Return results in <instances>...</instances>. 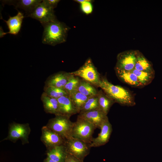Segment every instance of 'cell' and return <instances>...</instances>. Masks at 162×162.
I'll return each instance as SVG.
<instances>
[{
  "mask_svg": "<svg viewBox=\"0 0 162 162\" xmlns=\"http://www.w3.org/2000/svg\"><path fill=\"white\" fill-rule=\"evenodd\" d=\"M44 92L48 96L58 99L63 96L69 95L64 89L52 86H45Z\"/></svg>",
  "mask_w": 162,
  "mask_h": 162,
  "instance_id": "obj_25",
  "label": "cell"
},
{
  "mask_svg": "<svg viewBox=\"0 0 162 162\" xmlns=\"http://www.w3.org/2000/svg\"><path fill=\"white\" fill-rule=\"evenodd\" d=\"M30 132L28 124L13 122L9 126L8 136L3 140H8L15 142L20 139L21 140L22 144L28 143V136Z\"/></svg>",
  "mask_w": 162,
  "mask_h": 162,
  "instance_id": "obj_7",
  "label": "cell"
},
{
  "mask_svg": "<svg viewBox=\"0 0 162 162\" xmlns=\"http://www.w3.org/2000/svg\"><path fill=\"white\" fill-rule=\"evenodd\" d=\"M136 59V50H130L119 53L115 68L127 71L134 69Z\"/></svg>",
  "mask_w": 162,
  "mask_h": 162,
  "instance_id": "obj_9",
  "label": "cell"
},
{
  "mask_svg": "<svg viewBox=\"0 0 162 162\" xmlns=\"http://www.w3.org/2000/svg\"><path fill=\"white\" fill-rule=\"evenodd\" d=\"M100 129V131L98 136L92 139L90 143L91 147H97L104 146L109 141L112 128V125L108 119L104 122Z\"/></svg>",
  "mask_w": 162,
  "mask_h": 162,
  "instance_id": "obj_11",
  "label": "cell"
},
{
  "mask_svg": "<svg viewBox=\"0 0 162 162\" xmlns=\"http://www.w3.org/2000/svg\"><path fill=\"white\" fill-rule=\"evenodd\" d=\"M41 100L43 103L44 111L47 113L58 115V103L57 99L51 98L44 92L42 93Z\"/></svg>",
  "mask_w": 162,
  "mask_h": 162,
  "instance_id": "obj_18",
  "label": "cell"
},
{
  "mask_svg": "<svg viewBox=\"0 0 162 162\" xmlns=\"http://www.w3.org/2000/svg\"><path fill=\"white\" fill-rule=\"evenodd\" d=\"M115 70L118 77L124 82L134 87H143L137 76L132 71H127L115 68Z\"/></svg>",
  "mask_w": 162,
  "mask_h": 162,
  "instance_id": "obj_17",
  "label": "cell"
},
{
  "mask_svg": "<svg viewBox=\"0 0 162 162\" xmlns=\"http://www.w3.org/2000/svg\"><path fill=\"white\" fill-rule=\"evenodd\" d=\"M70 72L60 71L49 76L44 82L45 86L63 89L69 79Z\"/></svg>",
  "mask_w": 162,
  "mask_h": 162,
  "instance_id": "obj_13",
  "label": "cell"
},
{
  "mask_svg": "<svg viewBox=\"0 0 162 162\" xmlns=\"http://www.w3.org/2000/svg\"><path fill=\"white\" fill-rule=\"evenodd\" d=\"M0 38H2L4 36V32L3 30L2 27H0Z\"/></svg>",
  "mask_w": 162,
  "mask_h": 162,
  "instance_id": "obj_32",
  "label": "cell"
},
{
  "mask_svg": "<svg viewBox=\"0 0 162 162\" xmlns=\"http://www.w3.org/2000/svg\"><path fill=\"white\" fill-rule=\"evenodd\" d=\"M80 80L78 76L71 74V75L63 89L69 95H70L77 90Z\"/></svg>",
  "mask_w": 162,
  "mask_h": 162,
  "instance_id": "obj_26",
  "label": "cell"
},
{
  "mask_svg": "<svg viewBox=\"0 0 162 162\" xmlns=\"http://www.w3.org/2000/svg\"><path fill=\"white\" fill-rule=\"evenodd\" d=\"M42 26L43 44L55 46L66 41L69 28L64 23L56 19Z\"/></svg>",
  "mask_w": 162,
  "mask_h": 162,
  "instance_id": "obj_2",
  "label": "cell"
},
{
  "mask_svg": "<svg viewBox=\"0 0 162 162\" xmlns=\"http://www.w3.org/2000/svg\"><path fill=\"white\" fill-rule=\"evenodd\" d=\"M99 87L115 103L128 106L136 104L134 95L130 91L121 86L112 84L105 77H100Z\"/></svg>",
  "mask_w": 162,
  "mask_h": 162,
  "instance_id": "obj_1",
  "label": "cell"
},
{
  "mask_svg": "<svg viewBox=\"0 0 162 162\" xmlns=\"http://www.w3.org/2000/svg\"><path fill=\"white\" fill-rule=\"evenodd\" d=\"M70 96L77 110L78 113H80L82 107L89 97L85 96L77 90L73 92Z\"/></svg>",
  "mask_w": 162,
  "mask_h": 162,
  "instance_id": "obj_24",
  "label": "cell"
},
{
  "mask_svg": "<svg viewBox=\"0 0 162 162\" xmlns=\"http://www.w3.org/2000/svg\"><path fill=\"white\" fill-rule=\"evenodd\" d=\"M76 2L80 4L82 11L86 14H91L93 10V7L90 0H76Z\"/></svg>",
  "mask_w": 162,
  "mask_h": 162,
  "instance_id": "obj_28",
  "label": "cell"
},
{
  "mask_svg": "<svg viewBox=\"0 0 162 162\" xmlns=\"http://www.w3.org/2000/svg\"><path fill=\"white\" fill-rule=\"evenodd\" d=\"M99 109L97 96L89 97L86 102L80 113L89 111Z\"/></svg>",
  "mask_w": 162,
  "mask_h": 162,
  "instance_id": "obj_27",
  "label": "cell"
},
{
  "mask_svg": "<svg viewBox=\"0 0 162 162\" xmlns=\"http://www.w3.org/2000/svg\"><path fill=\"white\" fill-rule=\"evenodd\" d=\"M41 0H4L3 4L14 5L16 8L23 10L26 13V17L29 15L34 9L40 3Z\"/></svg>",
  "mask_w": 162,
  "mask_h": 162,
  "instance_id": "obj_15",
  "label": "cell"
},
{
  "mask_svg": "<svg viewBox=\"0 0 162 162\" xmlns=\"http://www.w3.org/2000/svg\"><path fill=\"white\" fill-rule=\"evenodd\" d=\"M70 73L74 76L80 77L94 86L99 87L101 77L90 58L78 69Z\"/></svg>",
  "mask_w": 162,
  "mask_h": 162,
  "instance_id": "obj_5",
  "label": "cell"
},
{
  "mask_svg": "<svg viewBox=\"0 0 162 162\" xmlns=\"http://www.w3.org/2000/svg\"><path fill=\"white\" fill-rule=\"evenodd\" d=\"M97 96L98 99L99 109L107 115L110 108L115 102L102 89L98 91Z\"/></svg>",
  "mask_w": 162,
  "mask_h": 162,
  "instance_id": "obj_20",
  "label": "cell"
},
{
  "mask_svg": "<svg viewBox=\"0 0 162 162\" xmlns=\"http://www.w3.org/2000/svg\"><path fill=\"white\" fill-rule=\"evenodd\" d=\"M64 145L67 153L82 161L89 153L91 148L90 143L72 137L65 140Z\"/></svg>",
  "mask_w": 162,
  "mask_h": 162,
  "instance_id": "obj_6",
  "label": "cell"
},
{
  "mask_svg": "<svg viewBox=\"0 0 162 162\" xmlns=\"http://www.w3.org/2000/svg\"><path fill=\"white\" fill-rule=\"evenodd\" d=\"M67 152L64 145L55 146L47 150V157L57 162H64Z\"/></svg>",
  "mask_w": 162,
  "mask_h": 162,
  "instance_id": "obj_19",
  "label": "cell"
},
{
  "mask_svg": "<svg viewBox=\"0 0 162 162\" xmlns=\"http://www.w3.org/2000/svg\"><path fill=\"white\" fill-rule=\"evenodd\" d=\"M77 117L87 121L96 128H100L104 122L108 119L107 115L99 109L79 113Z\"/></svg>",
  "mask_w": 162,
  "mask_h": 162,
  "instance_id": "obj_12",
  "label": "cell"
},
{
  "mask_svg": "<svg viewBox=\"0 0 162 162\" xmlns=\"http://www.w3.org/2000/svg\"><path fill=\"white\" fill-rule=\"evenodd\" d=\"M41 131L40 140L47 150L57 146L64 145L65 140L46 125L42 127Z\"/></svg>",
  "mask_w": 162,
  "mask_h": 162,
  "instance_id": "obj_10",
  "label": "cell"
},
{
  "mask_svg": "<svg viewBox=\"0 0 162 162\" xmlns=\"http://www.w3.org/2000/svg\"><path fill=\"white\" fill-rule=\"evenodd\" d=\"M27 17L38 20L42 25L56 19L54 9L46 6L42 1Z\"/></svg>",
  "mask_w": 162,
  "mask_h": 162,
  "instance_id": "obj_8",
  "label": "cell"
},
{
  "mask_svg": "<svg viewBox=\"0 0 162 162\" xmlns=\"http://www.w3.org/2000/svg\"><path fill=\"white\" fill-rule=\"evenodd\" d=\"M58 103V115L70 117L78 113L70 96H62L57 99Z\"/></svg>",
  "mask_w": 162,
  "mask_h": 162,
  "instance_id": "obj_14",
  "label": "cell"
},
{
  "mask_svg": "<svg viewBox=\"0 0 162 162\" xmlns=\"http://www.w3.org/2000/svg\"><path fill=\"white\" fill-rule=\"evenodd\" d=\"M64 162H84L74 156L67 153Z\"/></svg>",
  "mask_w": 162,
  "mask_h": 162,
  "instance_id": "obj_30",
  "label": "cell"
},
{
  "mask_svg": "<svg viewBox=\"0 0 162 162\" xmlns=\"http://www.w3.org/2000/svg\"><path fill=\"white\" fill-rule=\"evenodd\" d=\"M70 117L58 115L50 119L46 127L61 136L65 140L72 137L74 122L70 121Z\"/></svg>",
  "mask_w": 162,
  "mask_h": 162,
  "instance_id": "obj_3",
  "label": "cell"
},
{
  "mask_svg": "<svg viewBox=\"0 0 162 162\" xmlns=\"http://www.w3.org/2000/svg\"><path fill=\"white\" fill-rule=\"evenodd\" d=\"M59 1V0H43L42 2L46 6L54 9L56 7Z\"/></svg>",
  "mask_w": 162,
  "mask_h": 162,
  "instance_id": "obj_29",
  "label": "cell"
},
{
  "mask_svg": "<svg viewBox=\"0 0 162 162\" xmlns=\"http://www.w3.org/2000/svg\"><path fill=\"white\" fill-rule=\"evenodd\" d=\"M132 71L137 76L142 87L147 86L150 83L155 76V72L140 71L135 69Z\"/></svg>",
  "mask_w": 162,
  "mask_h": 162,
  "instance_id": "obj_23",
  "label": "cell"
},
{
  "mask_svg": "<svg viewBox=\"0 0 162 162\" xmlns=\"http://www.w3.org/2000/svg\"><path fill=\"white\" fill-rule=\"evenodd\" d=\"M134 69L140 71L155 72L151 62L138 50H136V59Z\"/></svg>",
  "mask_w": 162,
  "mask_h": 162,
  "instance_id": "obj_21",
  "label": "cell"
},
{
  "mask_svg": "<svg viewBox=\"0 0 162 162\" xmlns=\"http://www.w3.org/2000/svg\"><path fill=\"white\" fill-rule=\"evenodd\" d=\"M77 90L89 97L97 96L98 91L94 86L82 79L80 80Z\"/></svg>",
  "mask_w": 162,
  "mask_h": 162,
  "instance_id": "obj_22",
  "label": "cell"
},
{
  "mask_svg": "<svg viewBox=\"0 0 162 162\" xmlns=\"http://www.w3.org/2000/svg\"><path fill=\"white\" fill-rule=\"evenodd\" d=\"M44 162H57L54 161L50 158L47 157V158L44 160Z\"/></svg>",
  "mask_w": 162,
  "mask_h": 162,
  "instance_id": "obj_31",
  "label": "cell"
},
{
  "mask_svg": "<svg viewBox=\"0 0 162 162\" xmlns=\"http://www.w3.org/2000/svg\"><path fill=\"white\" fill-rule=\"evenodd\" d=\"M25 17L22 13L18 11L16 15L12 17L9 16L8 20H4L9 30L8 32H4V35L7 34H17L20 31L23 20Z\"/></svg>",
  "mask_w": 162,
  "mask_h": 162,
  "instance_id": "obj_16",
  "label": "cell"
},
{
  "mask_svg": "<svg viewBox=\"0 0 162 162\" xmlns=\"http://www.w3.org/2000/svg\"><path fill=\"white\" fill-rule=\"evenodd\" d=\"M96 128L93 124L86 120L77 117L74 122L72 137L85 142L91 143L92 135Z\"/></svg>",
  "mask_w": 162,
  "mask_h": 162,
  "instance_id": "obj_4",
  "label": "cell"
}]
</instances>
